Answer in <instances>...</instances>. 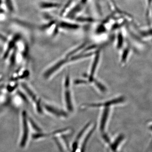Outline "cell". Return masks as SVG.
<instances>
[{"instance_id": "cell-1", "label": "cell", "mask_w": 152, "mask_h": 152, "mask_svg": "<svg viewBox=\"0 0 152 152\" xmlns=\"http://www.w3.org/2000/svg\"><path fill=\"white\" fill-rule=\"evenodd\" d=\"M22 136L21 140L20 145L24 147L26 144L28 136V120L26 111L23 110L22 113Z\"/></svg>"}, {"instance_id": "cell-2", "label": "cell", "mask_w": 152, "mask_h": 152, "mask_svg": "<svg viewBox=\"0 0 152 152\" xmlns=\"http://www.w3.org/2000/svg\"><path fill=\"white\" fill-rule=\"evenodd\" d=\"M124 101V98L123 97H121L117 98V99H113L107 101L105 102L102 103H95L88 104L85 105L86 107H109L110 106L116 104H120L122 103Z\"/></svg>"}, {"instance_id": "cell-3", "label": "cell", "mask_w": 152, "mask_h": 152, "mask_svg": "<svg viewBox=\"0 0 152 152\" xmlns=\"http://www.w3.org/2000/svg\"><path fill=\"white\" fill-rule=\"evenodd\" d=\"M67 61L68 58H67L60 60L58 62H57L54 65L47 70L44 73V77L47 79L49 77H50L53 74L57 72V71Z\"/></svg>"}, {"instance_id": "cell-4", "label": "cell", "mask_w": 152, "mask_h": 152, "mask_svg": "<svg viewBox=\"0 0 152 152\" xmlns=\"http://www.w3.org/2000/svg\"><path fill=\"white\" fill-rule=\"evenodd\" d=\"M19 39H20V36L19 35H17L7 43V48L4 53V55H3V59H6L7 58V57L9 56V55L10 54L12 50L15 48V45H16V44L17 43V42L18 41Z\"/></svg>"}, {"instance_id": "cell-5", "label": "cell", "mask_w": 152, "mask_h": 152, "mask_svg": "<svg viewBox=\"0 0 152 152\" xmlns=\"http://www.w3.org/2000/svg\"><path fill=\"white\" fill-rule=\"evenodd\" d=\"M69 87H66L64 92V99L67 108L69 111H72L73 110L72 101V95L70 90L69 89Z\"/></svg>"}, {"instance_id": "cell-6", "label": "cell", "mask_w": 152, "mask_h": 152, "mask_svg": "<svg viewBox=\"0 0 152 152\" xmlns=\"http://www.w3.org/2000/svg\"><path fill=\"white\" fill-rule=\"evenodd\" d=\"M99 59L100 54L99 52V53H97L96 54L94 62H93L92 66L91 68V72H90L89 81L93 82L94 80V75L96 69Z\"/></svg>"}, {"instance_id": "cell-7", "label": "cell", "mask_w": 152, "mask_h": 152, "mask_svg": "<svg viewBox=\"0 0 152 152\" xmlns=\"http://www.w3.org/2000/svg\"><path fill=\"white\" fill-rule=\"evenodd\" d=\"M44 107L47 111L51 113L54 114L57 116L65 117L66 116V114L65 112L58 110V109H57L51 106L45 104L44 105Z\"/></svg>"}, {"instance_id": "cell-8", "label": "cell", "mask_w": 152, "mask_h": 152, "mask_svg": "<svg viewBox=\"0 0 152 152\" xmlns=\"http://www.w3.org/2000/svg\"><path fill=\"white\" fill-rule=\"evenodd\" d=\"M22 88L25 91L26 94L28 96L29 99L33 102L36 103L39 99H37V96L32 91L31 89L25 83H22L21 84Z\"/></svg>"}, {"instance_id": "cell-9", "label": "cell", "mask_w": 152, "mask_h": 152, "mask_svg": "<svg viewBox=\"0 0 152 152\" xmlns=\"http://www.w3.org/2000/svg\"><path fill=\"white\" fill-rule=\"evenodd\" d=\"M109 113H110V109L109 107H105V109H104L102 115V118H101L100 126L101 130H104V129L107 118H108Z\"/></svg>"}, {"instance_id": "cell-10", "label": "cell", "mask_w": 152, "mask_h": 152, "mask_svg": "<svg viewBox=\"0 0 152 152\" xmlns=\"http://www.w3.org/2000/svg\"><path fill=\"white\" fill-rule=\"evenodd\" d=\"M60 6L61 4L58 3L51 2H42L40 3L39 4V7L45 10L58 8Z\"/></svg>"}, {"instance_id": "cell-11", "label": "cell", "mask_w": 152, "mask_h": 152, "mask_svg": "<svg viewBox=\"0 0 152 152\" xmlns=\"http://www.w3.org/2000/svg\"><path fill=\"white\" fill-rule=\"evenodd\" d=\"M94 53H88L82 54L77 55L75 56H73L71 57L70 60L72 61H76V60L80 59L83 58H86V57L91 56Z\"/></svg>"}, {"instance_id": "cell-12", "label": "cell", "mask_w": 152, "mask_h": 152, "mask_svg": "<svg viewBox=\"0 0 152 152\" xmlns=\"http://www.w3.org/2000/svg\"><path fill=\"white\" fill-rule=\"evenodd\" d=\"M86 43L83 44L82 45H81L77 47V48L74 49V50H73L72 51L69 52V53L66 55V58H69V57L74 56V54L76 53L77 52L79 51L80 50H81L83 48L85 47V46H86Z\"/></svg>"}, {"instance_id": "cell-13", "label": "cell", "mask_w": 152, "mask_h": 152, "mask_svg": "<svg viewBox=\"0 0 152 152\" xmlns=\"http://www.w3.org/2000/svg\"><path fill=\"white\" fill-rule=\"evenodd\" d=\"M94 81L95 85H96V87H97L98 88H99V90H100L102 92H105L106 91H107V89H106L105 87L104 86H103V84H102L100 82H98L96 80H95L94 79Z\"/></svg>"}, {"instance_id": "cell-14", "label": "cell", "mask_w": 152, "mask_h": 152, "mask_svg": "<svg viewBox=\"0 0 152 152\" xmlns=\"http://www.w3.org/2000/svg\"><path fill=\"white\" fill-rule=\"evenodd\" d=\"M123 42H124V39H123V37L121 33L119 34L118 37V41H117V48L120 49L121 48L123 45Z\"/></svg>"}, {"instance_id": "cell-15", "label": "cell", "mask_w": 152, "mask_h": 152, "mask_svg": "<svg viewBox=\"0 0 152 152\" xmlns=\"http://www.w3.org/2000/svg\"><path fill=\"white\" fill-rule=\"evenodd\" d=\"M149 129L150 131L152 133V124H151L149 125V126H148ZM152 151V138L150 142L149 145L148 147V149H147V152H151Z\"/></svg>"}, {"instance_id": "cell-16", "label": "cell", "mask_w": 152, "mask_h": 152, "mask_svg": "<svg viewBox=\"0 0 152 152\" xmlns=\"http://www.w3.org/2000/svg\"><path fill=\"white\" fill-rule=\"evenodd\" d=\"M129 50L128 49H126L124 51V53H123L122 55V61L123 62H125L126 60V59L127 57L128 54H129Z\"/></svg>"}, {"instance_id": "cell-17", "label": "cell", "mask_w": 152, "mask_h": 152, "mask_svg": "<svg viewBox=\"0 0 152 152\" xmlns=\"http://www.w3.org/2000/svg\"><path fill=\"white\" fill-rule=\"evenodd\" d=\"M88 83L86 80H77L75 81V84H86Z\"/></svg>"}, {"instance_id": "cell-18", "label": "cell", "mask_w": 152, "mask_h": 152, "mask_svg": "<svg viewBox=\"0 0 152 152\" xmlns=\"http://www.w3.org/2000/svg\"><path fill=\"white\" fill-rule=\"evenodd\" d=\"M0 39L4 43L7 42V39L1 34H0Z\"/></svg>"}]
</instances>
